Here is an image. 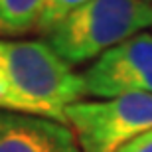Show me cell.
<instances>
[{"label": "cell", "instance_id": "obj_3", "mask_svg": "<svg viewBox=\"0 0 152 152\" xmlns=\"http://www.w3.org/2000/svg\"><path fill=\"white\" fill-rule=\"evenodd\" d=\"M81 152H118L152 129V95L134 93L103 101H77L65 111Z\"/></svg>", "mask_w": 152, "mask_h": 152}, {"label": "cell", "instance_id": "obj_2", "mask_svg": "<svg viewBox=\"0 0 152 152\" xmlns=\"http://www.w3.org/2000/svg\"><path fill=\"white\" fill-rule=\"evenodd\" d=\"M152 26V2L89 0L45 30L44 42L71 67L95 61L124 39Z\"/></svg>", "mask_w": 152, "mask_h": 152}, {"label": "cell", "instance_id": "obj_4", "mask_svg": "<svg viewBox=\"0 0 152 152\" xmlns=\"http://www.w3.org/2000/svg\"><path fill=\"white\" fill-rule=\"evenodd\" d=\"M85 97L152 95V34L140 32L97 57L81 73Z\"/></svg>", "mask_w": 152, "mask_h": 152}, {"label": "cell", "instance_id": "obj_6", "mask_svg": "<svg viewBox=\"0 0 152 152\" xmlns=\"http://www.w3.org/2000/svg\"><path fill=\"white\" fill-rule=\"evenodd\" d=\"M48 0H0V38L24 36L39 28Z\"/></svg>", "mask_w": 152, "mask_h": 152}, {"label": "cell", "instance_id": "obj_1", "mask_svg": "<svg viewBox=\"0 0 152 152\" xmlns=\"http://www.w3.org/2000/svg\"><path fill=\"white\" fill-rule=\"evenodd\" d=\"M81 97V73L44 39L0 38V111L67 124L65 111Z\"/></svg>", "mask_w": 152, "mask_h": 152}, {"label": "cell", "instance_id": "obj_7", "mask_svg": "<svg viewBox=\"0 0 152 152\" xmlns=\"http://www.w3.org/2000/svg\"><path fill=\"white\" fill-rule=\"evenodd\" d=\"M85 2H89V0H48L38 32H39V34H44L45 30H50L53 24H57L61 18L67 16L71 10L79 8V6L85 4Z\"/></svg>", "mask_w": 152, "mask_h": 152}, {"label": "cell", "instance_id": "obj_9", "mask_svg": "<svg viewBox=\"0 0 152 152\" xmlns=\"http://www.w3.org/2000/svg\"><path fill=\"white\" fill-rule=\"evenodd\" d=\"M146 2H152V0H146Z\"/></svg>", "mask_w": 152, "mask_h": 152}, {"label": "cell", "instance_id": "obj_8", "mask_svg": "<svg viewBox=\"0 0 152 152\" xmlns=\"http://www.w3.org/2000/svg\"><path fill=\"white\" fill-rule=\"evenodd\" d=\"M118 152H152V129L136 136L129 144H124Z\"/></svg>", "mask_w": 152, "mask_h": 152}, {"label": "cell", "instance_id": "obj_5", "mask_svg": "<svg viewBox=\"0 0 152 152\" xmlns=\"http://www.w3.org/2000/svg\"><path fill=\"white\" fill-rule=\"evenodd\" d=\"M0 152H81L67 124L0 111Z\"/></svg>", "mask_w": 152, "mask_h": 152}]
</instances>
